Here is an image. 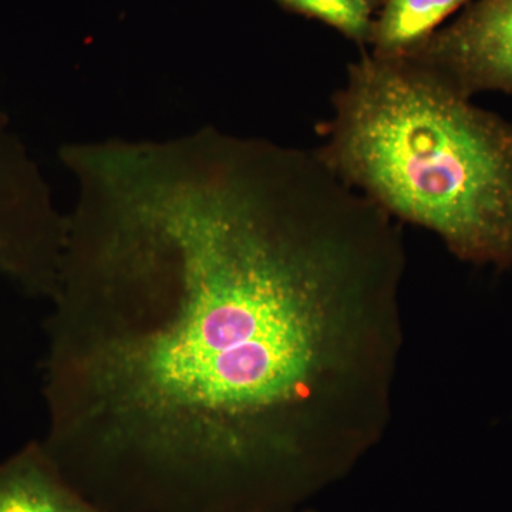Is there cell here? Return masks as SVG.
Masks as SVG:
<instances>
[{"label": "cell", "instance_id": "cell-8", "mask_svg": "<svg viewBox=\"0 0 512 512\" xmlns=\"http://www.w3.org/2000/svg\"><path fill=\"white\" fill-rule=\"evenodd\" d=\"M366 2L369 3L370 8L375 10V8H377V6H379L380 3L383 2V0H366Z\"/></svg>", "mask_w": 512, "mask_h": 512}, {"label": "cell", "instance_id": "cell-4", "mask_svg": "<svg viewBox=\"0 0 512 512\" xmlns=\"http://www.w3.org/2000/svg\"><path fill=\"white\" fill-rule=\"evenodd\" d=\"M406 57L471 99L485 92L512 94V0H471Z\"/></svg>", "mask_w": 512, "mask_h": 512}, {"label": "cell", "instance_id": "cell-6", "mask_svg": "<svg viewBox=\"0 0 512 512\" xmlns=\"http://www.w3.org/2000/svg\"><path fill=\"white\" fill-rule=\"evenodd\" d=\"M471 0H383L373 20L369 43L373 55L402 57L430 39L441 23Z\"/></svg>", "mask_w": 512, "mask_h": 512}, {"label": "cell", "instance_id": "cell-1", "mask_svg": "<svg viewBox=\"0 0 512 512\" xmlns=\"http://www.w3.org/2000/svg\"><path fill=\"white\" fill-rule=\"evenodd\" d=\"M42 440L107 512H289L386 433L402 229L315 148L205 127L60 150Z\"/></svg>", "mask_w": 512, "mask_h": 512}, {"label": "cell", "instance_id": "cell-7", "mask_svg": "<svg viewBox=\"0 0 512 512\" xmlns=\"http://www.w3.org/2000/svg\"><path fill=\"white\" fill-rule=\"evenodd\" d=\"M276 2L332 26L357 43H369L373 9L366 0H276Z\"/></svg>", "mask_w": 512, "mask_h": 512}, {"label": "cell", "instance_id": "cell-3", "mask_svg": "<svg viewBox=\"0 0 512 512\" xmlns=\"http://www.w3.org/2000/svg\"><path fill=\"white\" fill-rule=\"evenodd\" d=\"M64 237L66 215L0 113V279L32 298H52Z\"/></svg>", "mask_w": 512, "mask_h": 512}, {"label": "cell", "instance_id": "cell-2", "mask_svg": "<svg viewBox=\"0 0 512 512\" xmlns=\"http://www.w3.org/2000/svg\"><path fill=\"white\" fill-rule=\"evenodd\" d=\"M315 148L396 221L470 264L512 266V123L410 57L350 63Z\"/></svg>", "mask_w": 512, "mask_h": 512}, {"label": "cell", "instance_id": "cell-9", "mask_svg": "<svg viewBox=\"0 0 512 512\" xmlns=\"http://www.w3.org/2000/svg\"><path fill=\"white\" fill-rule=\"evenodd\" d=\"M289 512H318V511L313 510V508L303 507V508H299V510L289 511Z\"/></svg>", "mask_w": 512, "mask_h": 512}, {"label": "cell", "instance_id": "cell-5", "mask_svg": "<svg viewBox=\"0 0 512 512\" xmlns=\"http://www.w3.org/2000/svg\"><path fill=\"white\" fill-rule=\"evenodd\" d=\"M0 512H107L80 493L32 441L0 463Z\"/></svg>", "mask_w": 512, "mask_h": 512}]
</instances>
